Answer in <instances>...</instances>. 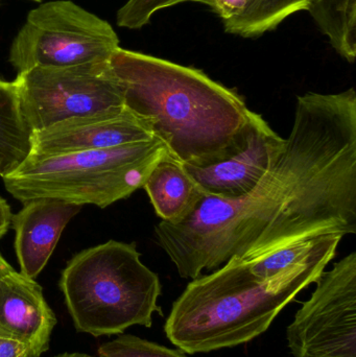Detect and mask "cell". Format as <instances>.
Here are the masks:
<instances>
[{
	"label": "cell",
	"mask_w": 356,
	"mask_h": 357,
	"mask_svg": "<svg viewBox=\"0 0 356 357\" xmlns=\"http://www.w3.org/2000/svg\"><path fill=\"white\" fill-rule=\"evenodd\" d=\"M355 233V88L299 96L290 136L248 195H205L183 222L155 228L180 276L192 280L232 257L251 262L299 241Z\"/></svg>",
	"instance_id": "obj_1"
},
{
	"label": "cell",
	"mask_w": 356,
	"mask_h": 357,
	"mask_svg": "<svg viewBox=\"0 0 356 357\" xmlns=\"http://www.w3.org/2000/svg\"><path fill=\"white\" fill-rule=\"evenodd\" d=\"M110 63L125 108L183 165H215L246 142L254 112L201 69L121 47Z\"/></svg>",
	"instance_id": "obj_2"
},
{
	"label": "cell",
	"mask_w": 356,
	"mask_h": 357,
	"mask_svg": "<svg viewBox=\"0 0 356 357\" xmlns=\"http://www.w3.org/2000/svg\"><path fill=\"white\" fill-rule=\"evenodd\" d=\"M340 234L327 235L307 261L270 279L235 257L192 279L173 302L164 325L167 339L186 354L244 345L265 333L278 314L315 283L336 256Z\"/></svg>",
	"instance_id": "obj_3"
},
{
	"label": "cell",
	"mask_w": 356,
	"mask_h": 357,
	"mask_svg": "<svg viewBox=\"0 0 356 357\" xmlns=\"http://www.w3.org/2000/svg\"><path fill=\"white\" fill-rule=\"evenodd\" d=\"M135 243L109 241L69 260L60 289L75 331L94 337L121 335L130 327L150 328L160 279L144 266Z\"/></svg>",
	"instance_id": "obj_4"
},
{
	"label": "cell",
	"mask_w": 356,
	"mask_h": 357,
	"mask_svg": "<svg viewBox=\"0 0 356 357\" xmlns=\"http://www.w3.org/2000/svg\"><path fill=\"white\" fill-rule=\"evenodd\" d=\"M169 153L150 142L56 156H27L2 177L6 191L21 203L54 199L75 205L106 208L142 188Z\"/></svg>",
	"instance_id": "obj_5"
},
{
	"label": "cell",
	"mask_w": 356,
	"mask_h": 357,
	"mask_svg": "<svg viewBox=\"0 0 356 357\" xmlns=\"http://www.w3.org/2000/svg\"><path fill=\"white\" fill-rule=\"evenodd\" d=\"M119 38L108 21L70 0L45 2L27 15L10 47L17 73L110 61Z\"/></svg>",
	"instance_id": "obj_6"
},
{
	"label": "cell",
	"mask_w": 356,
	"mask_h": 357,
	"mask_svg": "<svg viewBox=\"0 0 356 357\" xmlns=\"http://www.w3.org/2000/svg\"><path fill=\"white\" fill-rule=\"evenodd\" d=\"M29 131L125 107L110 61L65 67H35L13 81Z\"/></svg>",
	"instance_id": "obj_7"
},
{
	"label": "cell",
	"mask_w": 356,
	"mask_h": 357,
	"mask_svg": "<svg viewBox=\"0 0 356 357\" xmlns=\"http://www.w3.org/2000/svg\"><path fill=\"white\" fill-rule=\"evenodd\" d=\"M286 329L293 357H356V253L322 273Z\"/></svg>",
	"instance_id": "obj_8"
},
{
	"label": "cell",
	"mask_w": 356,
	"mask_h": 357,
	"mask_svg": "<svg viewBox=\"0 0 356 357\" xmlns=\"http://www.w3.org/2000/svg\"><path fill=\"white\" fill-rule=\"evenodd\" d=\"M146 125L129 109L75 117L31 132L29 156L47 157L105 150L154 139Z\"/></svg>",
	"instance_id": "obj_9"
},
{
	"label": "cell",
	"mask_w": 356,
	"mask_h": 357,
	"mask_svg": "<svg viewBox=\"0 0 356 357\" xmlns=\"http://www.w3.org/2000/svg\"><path fill=\"white\" fill-rule=\"evenodd\" d=\"M286 139L280 137L261 114L253 113L246 142L235 152L215 165H184L205 195L224 199L245 197L268 173Z\"/></svg>",
	"instance_id": "obj_10"
},
{
	"label": "cell",
	"mask_w": 356,
	"mask_h": 357,
	"mask_svg": "<svg viewBox=\"0 0 356 357\" xmlns=\"http://www.w3.org/2000/svg\"><path fill=\"white\" fill-rule=\"evenodd\" d=\"M56 314L41 285L15 268L0 277V337L29 346L36 357L49 348Z\"/></svg>",
	"instance_id": "obj_11"
},
{
	"label": "cell",
	"mask_w": 356,
	"mask_h": 357,
	"mask_svg": "<svg viewBox=\"0 0 356 357\" xmlns=\"http://www.w3.org/2000/svg\"><path fill=\"white\" fill-rule=\"evenodd\" d=\"M82 206L54 199L26 202L13 214L15 252L20 273L36 279L52 257L61 234L68 222L81 211Z\"/></svg>",
	"instance_id": "obj_12"
},
{
	"label": "cell",
	"mask_w": 356,
	"mask_h": 357,
	"mask_svg": "<svg viewBox=\"0 0 356 357\" xmlns=\"http://www.w3.org/2000/svg\"><path fill=\"white\" fill-rule=\"evenodd\" d=\"M142 188L148 193L157 215L171 225L186 220L205 195L183 163L169 153L153 169Z\"/></svg>",
	"instance_id": "obj_13"
},
{
	"label": "cell",
	"mask_w": 356,
	"mask_h": 357,
	"mask_svg": "<svg viewBox=\"0 0 356 357\" xmlns=\"http://www.w3.org/2000/svg\"><path fill=\"white\" fill-rule=\"evenodd\" d=\"M31 135L15 84L0 79V177L14 171L29 156Z\"/></svg>",
	"instance_id": "obj_14"
},
{
	"label": "cell",
	"mask_w": 356,
	"mask_h": 357,
	"mask_svg": "<svg viewBox=\"0 0 356 357\" xmlns=\"http://www.w3.org/2000/svg\"><path fill=\"white\" fill-rule=\"evenodd\" d=\"M305 10L347 62L356 58V0H309Z\"/></svg>",
	"instance_id": "obj_15"
},
{
	"label": "cell",
	"mask_w": 356,
	"mask_h": 357,
	"mask_svg": "<svg viewBox=\"0 0 356 357\" xmlns=\"http://www.w3.org/2000/svg\"><path fill=\"white\" fill-rule=\"evenodd\" d=\"M309 0H249L245 14L226 33L257 38L277 29L286 18L305 10Z\"/></svg>",
	"instance_id": "obj_16"
},
{
	"label": "cell",
	"mask_w": 356,
	"mask_h": 357,
	"mask_svg": "<svg viewBox=\"0 0 356 357\" xmlns=\"http://www.w3.org/2000/svg\"><path fill=\"white\" fill-rule=\"evenodd\" d=\"M326 236L327 235L286 245L248 264L256 276L261 279L272 278L293 266L307 261L321 247Z\"/></svg>",
	"instance_id": "obj_17"
},
{
	"label": "cell",
	"mask_w": 356,
	"mask_h": 357,
	"mask_svg": "<svg viewBox=\"0 0 356 357\" xmlns=\"http://www.w3.org/2000/svg\"><path fill=\"white\" fill-rule=\"evenodd\" d=\"M98 357H188L181 350L171 349L132 335H121L98 347Z\"/></svg>",
	"instance_id": "obj_18"
},
{
	"label": "cell",
	"mask_w": 356,
	"mask_h": 357,
	"mask_svg": "<svg viewBox=\"0 0 356 357\" xmlns=\"http://www.w3.org/2000/svg\"><path fill=\"white\" fill-rule=\"evenodd\" d=\"M187 1L192 0H127L117 12V25L127 29H142L159 10Z\"/></svg>",
	"instance_id": "obj_19"
},
{
	"label": "cell",
	"mask_w": 356,
	"mask_h": 357,
	"mask_svg": "<svg viewBox=\"0 0 356 357\" xmlns=\"http://www.w3.org/2000/svg\"><path fill=\"white\" fill-rule=\"evenodd\" d=\"M209 6L211 10L223 21L224 29L227 31L234 24L248 8L249 0H192Z\"/></svg>",
	"instance_id": "obj_20"
},
{
	"label": "cell",
	"mask_w": 356,
	"mask_h": 357,
	"mask_svg": "<svg viewBox=\"0 0 356 357\" xmlns=\"http://www.w3.org/2000/svg\"><path fill=\"white\" fill-rule=\"evenodd\" d=\"M0 357H36L33 350L20 342L0 337Z\"/></svg>",
	"instance_id": "obj_21"
},
{
	"label": "cell",
	"mask_w": 356,
	"mask_h": 357,
	"mask_svg": "<svg viewBox=\"0 0 356 357\" xmlns=\"http://www.w3.org/2000/svg\"><path fill=\"white\" fill-rule=\"evenodd\" d=\"M12 209L8 202L0 197V239L6 234L12 225Z\"/></svg>",
	"instance_id": "obj_22"
},
{
	"label": "cell",
	"mask_w": 356,
	"mask_h": 357,
	"mask_svg": "<svg viewBox=\"0 0 356 357\" xmlns=\"http://www.w3.org/2000/svg\"><path fill=\"white\" fill-rule=\"evenodd\" d=\"M13 266L4 259L3 256L0 254V277L6 275V273L10 272V270H13Z\"/></svg>",
	"instance_id": "obj_23"
},
{
	"label": "cell",
	"mask_w": 356,
	"mask_h": 357,
	"mask_svg": "<svg viewBox=\"0 0 356 357\" xmlns=\"http://www.w3.org/2000/svg\"><path fill=\"white\" fill-rule=\"evenodd\" d=\"M31 1H37V2H40V1H41V0H31Z\"/></svg>",
	"instance_id": "obj_24"
},
{
	"label": "cell",
	"mask_w": 356,
	"mask_h": 357,
	"mask_svg": "<svg viewBox=\"0 0 356 357\" xmlns=\"http://www.w3.org/2000/svg\"><path fill=\"white\" fill-rule=\"evenodd\" d=\"M0 1H1V0H0Z\"/></svg>",
	"instance_id": "obj_25"
}]
</instances>
